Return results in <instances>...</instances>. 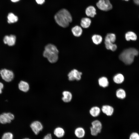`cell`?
<instances>
[{
	"mask_svg": "<svg viewBox=\"0 0 139 139\" xmlns=\"http://www.w3.org/2000/svg\"><path fill=\"white\" fill-rule=\"evenodd\" d=\"M54 19L60 27L65 28L68 27L72 21V16L68 10L62 9L55 15Z\"/></svg>",
	"mask_w": 139,
	"mask_h": 139,
	"instance_id": "6da1fadb",
	"label": "cell"
},
{
	"mask_svg": "<svg viewBox=\"0 0 139 139\" xmlns=\"http://www.w3.org/2000/svg\"><path fill=\"white\" fill-rule=\"evenodd\" d=\"M138 54V51L136 49L131 48L124 50L120 54V59L127 65L132 64L134 61L135 56Z\"/></svg>",
	"mask_w": 139,
	"mask_h": 139,
	"instance_id": "7a4b0ae2",
	"label": "cell"
},
{
	"mask_svg": "<svg viewBox=\"0 0 139 139\" xmlns=\"http://www.w3.org/2000/svg\"><path fill=\"white\" fill-rule=\"evenodd\" d=\"M91 126L90 128L91 134L93 136H96L100 133L102 128V125L100 121L96 120L92 121Z\"/></svg>",
	"mask_w": 139,
	"mask_h": 139,
	"instance_id": "3957f363",
	"label": "cell"
},
{
	"mask_svg": "<svg viewBox=\"0 0 139 139\" xmlns=\"http://www.w3.org/2000/svg\"><path fill=\"white\" fill-rule=\"evenodd\" d=\"M58 53L55 51L45 50L43 53L44 56L47 58L49 62L51 63L56 62L58 59Z\"/></svg>",
	"mask_w": 139,
	"mask_h": 139,
	"instance_id": "277c9868",
	"label": "cell"
},
{
	"mask_svg": "<svg viewBox=\"0 0 139 139\" xmlns=\"http://www.w3.org/2000/svg\"><path fill=\"white\" fill-rule=\"evenodd\" d=\"M96 5L99 9L104 11H109L112 7L109 0H99Z\"/></svg>",
	"mask_w": 139,
	"mask_h": 139,
	"instance_id": "5b68a950",
	"label": "cell"
},
{
	"mask_svg": "<svg viewBox=\"0 0 139 139\" xmlns=\"http://www.w3.org/2000/svg\"><path fill=\"white\" fill-rule=\"evenodd\" d=\"M0 73L3 79L7 82L11 81L14 77L13 72L6 69H4L1 70Z\"/></svg>",
	"mask_w": 139,
	"mask_h": 139,
	"instance_id": "8992f818",
	"label": "cell"
},
{
	"mask_svg": "<svg viewBox=\"0 0 139 139\" xmlns=\"http://www.w3.org/2000/svg\"><path fill=\"white\" fill-rule=\"evenodd\" d=\"M82 73L75 69L72 70L68 74V80L71 81L80 80L81 78Z\"/></svg>",
	"mask_w": 139,
	"mask_h": 139,
	"instance_id": "52a82bcc",
	"label": "cell"
},
{
	"mask_svg": "<svg viewBox=\"0 0 139 139\" xmlns=\"http://www.w3.org/2000/svg\"><path fill=\"white\" fill-rule=\"evenodd\" d=\"M14 116L10 113H4L0 115V123L5 124L10 123L14 118Z\"/></svg>",
	"mask_w": 139,
	"mask_h": 139,
	"instance_id": "ba28073f",
	"label": "cell"
},
{
	"mask_svg": "<svg viewBox=\"0 0 139 139\" xmlns=\"http://www.w3.org/2000/svg\"><path fill=\"white\" fill-rule=\"evenodd\" d=\"M33 131L36 135H37L43 128L41 123L38 121H35L33 122L30 125Z\"/></svg>",
	"mask_w": 139,
	"mask_h": 139,
	"instance_id": "9c48e42d",
	"label": "cell"
},
{
	"mask_svg": "<svg viewBox=\"0 0 139 139\" xmlns=\"http://www.w3.org/2000/svg\"><path fill=\"white\" fill-rule=\"evenodd\" d=\"M16 40V37L13 35L6 36L3 39L4 43L10 46L14 45L15 43Z\"/></svg>",
	"mask_w": 139,
	"mask_h": 139,
	"instance_id": "30bf717a",
	"label": "cell"
},
{
	"mask_svg": "<svg viewBox=\"0 0 139 139\" xmlns=\"http://www.w3.org/2000/svg\"><path fill=\"white\" fill-rule=\"evenodd\" d=\"M101 110L104 114L108 116L112 115L114 111V109L112 106L108 105H103Z\"/></svg>",
	"mask_w": 139,
	"mask_h": 139,
	"instance_id": "8fae6325",
	"label": "cell"
},
{
	"mask_svg": "<svg viewBox=\"0 0 139 139\" xmlns=\"http://www.w3.org/2000/svg\"><path fill=\"white\" fill-rule=\"evenodd\" d=\"M62 94L63 97L62 99L64 102L67 103L71 101L72 98V95L70 92L67 91H64L62 92Z\"/></svg>",
	"mask_w": 139,
	"mask_h": 139,
	"instance_id": "7c38bea8",
	"label": "cell"
},
{
	"mask_svg": "<svg viewBox=\"0 0 139 139\" xmlns=\"http://www.w3.org/2000/svg\"><path fill=\"white\" fill-rule=\"evenodd\" d=\"M96 10L94 6H90L86 8L85 13L87 16L93 18L94 17L96 14Z\"/></svg>",
	"mask_w": 139,
	"mask_h": 139,
	"instance_id": "4fadbf2b",
	"label": "cell"
},
{
	"mask_svg": "<svg viewBox=\"0 0 139 139\" xmlns=\"http://www.w3.org/2000/svg\"><path fill=\"white\" fill-rule=\"evenodd\" d=\"M85 129L81 127L77 128L74 131V133L76 136L80 138H83L85 136Z\"/></svg>",
	"mask_w": 139,
	"mask_h": 139,
	"instance_id": "5bb4252c",
	"label": "cell"
},
{
	"mask_svg": "<svg viewBox=\"0 0 139 139\" xmlns=\"http://www.w3.org/2000/svg\"><path fill=\"white\" fill-rule=\"evenodd\" d=\"M101 109L98 107L94 106L91 107L89 110L90 115L93 117H96L99 116Z\"/></svg>",
	"mask_w": 139,
	"mask_h": 139,
	"instance_id": "9a60e30c",
	"label": "cell"
},
{
	"mask_svg": "<svg viewBox=\"0 0 139 139\" xmlns=\"http://www.w3.org/2000/svg\"><path fill=\"white\" fill-rule=\"evenodd\" d=\"M98 83L99 85L101 87L105 88L108 86L109 82L108 78L105 76H102L98 80Z\"/></svg>",
	"mask_w": 139,
	"mask_h": 139,
	"instance_id": "2e32d148",
	"label": "cell"
},
{
	"mask_svg": "<svg viewBox=\"0 0 139 139\" xmlns=\"http://www.w3.org/2000/svg\"><path fill=\"white\" fill-rule=\"evenodd\" d=\"M19 89L24 92L28 91L29 89V86L28 83L25 81H21L18 85Z\"/></svg>",
	"mask_w": 139,
	"mask_h": 139,
	"instance_id": "e0dca14e",
	"label": "cell"
},
{
	"mask_svg": "<svg viewBox=\"0 0 139 139\" xmlns=\"http://www.w3.org/2000/svg\"><path fill=\"white\" fill-rule=\"evenodd\" d=\"M71 31L73 35L76 37H80L82 33V28L78 25L74 27L72 29Z\"/></svg>",
	"mask_w": 139,
	"mask_h": 139,
	"instance_id": "ac0fdd59",
	"label": "cell"
},
{
	"mask_svg": "<svg viewBox=\"0 0 139 139\" xmlns=\"http://www.w3.org/2000/svg\"><path fill=\"white\" fill-rule=\"evenodd\" d=\"M124 79L123 75L121 73H118L115 75L113 77V81L117 84H120L124 81Z\"/></svg>",
	"mask_w": 139,
	"mask_h": 139,
	"instance_id": "d6986e66",
	"label": "cell"
},
{
	"mask_svg": "<svg viewBox=\"0 0 139 139\" xmlns=\"http://www.w3.org/2000/svg\"><path fill=\"white\" fill-rule=\"evenodd\" d=\"M125 38L127 41L130 40H136L137 38L136 34L134 32L129 31L127 32L125 34Z\"/></svg>",
	"mask_w": 139,
	"mask_h": 139,
	"instance_id": "ffe728a7",
	"label": "cell"
},
{
	"mask_svg": "<svg viewBox=\"0 0 139 139\" xmlns=\"http://www.w3.org/2000/svg\"><path fill=\"white\" fill-rule=\"evenodd\" d=\"M91 23V19L85 17L82 18L81 21V25L83 28H86L89 27Z\"/></svg>",
	"mask_w": 139,
	"mask_h": 139,
	"instance_id": "44dd1931",
	"label": "cell"
},
{
	"mask_svg": "<svg viewBox=\"0 0 139 139\" xmlns=\"http://www.w3.org/2000/svg\"><path fill=\"white\" fill-rule=\"evenodd\" d=\"M7 22L10 24L17 22L18 19V16L12 13H8L7 16Z\"/></svg>",
	"mask_w": 139,
	"mask_h": 139,
	"instance_id": "7402d4cb",
	"label": "cell"
},
{
	"mask_svg": "<svg viewBox=\"0 0 139 139\" xmlns=\"http://www.w3.org/2000/svg\"><path fill=\"white\" fill-rule=\"evenodd\" d=\"M116 97L118 99H123L126 96V93L125 91L122 89L119 88L116 91Z\"/></svg>",
	"mask_w": 139,
	"mask_h": 139,
	"instance_id": "603a6c76",
	"label": "cell"
},
{
	"mask_svg": "<svg viewBox=\"0 0 139 139\" xmlns=\"http://www.w3.org/2000/svg\"><path fill=\"white\" fill-rule=\"evenodd\" d=\"M105 43L106 48L112 51H115L117 48V46L115 44L109 41L105 40Z\"/></svg>",
	"mask_w": 139,
	"mask_h": 139,
	"instance_id": "cb8c5ba5",
	"label": "cell"
},
{
	"mask_svg": "<svg viewBox=\"0 0 139 139\" xmlns=\"http://www.w3.org/2000/svg\"><path fill=\"white\" fill-rule=\"evenodd\" d=\"M54 133L55 135L59 138L62 137L64 135L65 132L62 128L58 127L55 129Z\"/></svg>",
	"mask_w": 139,
	"mask_h": 139,
	"instance_id": "d4e9b609",
	"label": "cell"
},
{
	"mask_svg": "<svg viewBox=\"0 0 139 139\" xmlns=\"http://www.w3.org/2000/svg\"><path fill=\"white\" fill-rule=\"evenodd\" d=\"M92 39L94 43L98 45L101 43L102 38L101 36L99 35L94 34L92 36Z\"/></svg>",
	"mask_w": 139,
	"mask_h": 139,
	"instance_id": "484cf974",
	"label": "cell"
},
{
	"mask_svg": "<svg viewBox=\"0 0 139 139\" xmlns=\"http://www.w3.org/2000/svg\"><path fill=\"white\" fill-rule=\"evenodd\" d=\"M116 40L115 35L113 33H109L107 34L106 36L105 40H107L114 43Z\"/></svg>",
	"mask_w": 139,
	"mask_h": 139,
	"instance_id": "4316f807",
	"label": "cell"
},
{
	"mask_svg": "<svg viewBox=\"0 0 139 139\" xmlns=\"http://www.w3.org/2000/svg\"><path fill=\"white\" fill-rule=\"evenodd\" d=\"M13 134L10 132H7L4 133L2 137V139H13Z\"/></svg>",
	"mask_w": 139,
	"mask_h": 139,
	"instance_id": "83f0119b",
	"label": "cell"
},
{
	"mask_svg": "<svg viewBox=\"0 0 139 139\" xmlns=\"http://www.w3.org/2000/svg\"><path fill=\"white\" fill-rule=\"evenodd\" d=\"M129 139H139V134L136 132H133L130 134Z\"/></svg>",
	"mask_w": 139,
	"mask_h": 139,
	"instance_id": "f1b7e54d",
	"label": "cell"
},
{
	"mask_svg": "<svg viewBox=\"0 0 139 139\" xmlns=\"http://www.w3.org/2000/svg\"><path fill=\"white\" fill-rule=\"evenodd\" d=\"M35 1L38 4L41 5L44 3L45 0H35Z\"/></svg>",
	"mask_w": 139,
	"mask_h": 139,
	"instance_id": "f546056e",
	"label": "cell"
},
{
	"mask_svg": "<svg viewBox=\"0 0 139 139\" xmlns=\"http://www.w3.org/2000/svg\"><path fill=\"white\" fill-rule=\"evenodd\" d=\"M43 139H52L51 134H48L44 137Z\"/></svg>",
	"mask_w": 139,
	"mask_h": 139,
	"instance_id": "4dcf8cb0",
	"label": "cell"
},
{
	"mask_svg": "<svg viewBox=\"0 0 139 139\" xmlns=\"http://www.w3.org/2000/svg\"><path fill=\"white\" fill-rule=\"evenodd\" d=\"M4 86L3 84L0 82V94L2 92V90Z\"/></svg>",
	"mask_w": 139,
	"mask_h": 139,
	"instance_id": "1f68e13d",
	"label": "cell"
},
{
	"mask_svg": "<svg viewBox=\"0 0 139 139\" xmlns=\"http://www.w3.org/2000/svg\"><path fill=\"white\" fill-rule=\"evenodd\" d=\"M133 1L135 4L139 5V0H133Z\"/></svg>",
	"mask_w": 139,
	"mask_h": 139,
	"instance_id": "d6a6232c",
	"label": "cell"
},
{
	"mask_svg": "<svg viewBox=\"0 0 139 139\" xmlns=\"http://www.w3.org/2000/svg\"><path fill=\"white\" fill-rule=\"evenodd\" d=\"M20 0H11V2L14 3L18 2Z\"/></svg>",
	"mask_w": 139,
	"mask_h": 139,
	"instance_id": "836d02e7",
	"label": "cell"
},
{
	"mask_svg": "<svg viewBox=\"0 0 139 139\" xmlns=\"http://www.w3.org/2000/svg\"><path fill=\"white\" fill-rule=\"evenodd\" d=\"M124 0V1H128L129 0Z\"/></svg>",
	"mask_w": 139,
	"mask_h": 139,
	"instance_id": "e575fe53",
	"label": "cell"
},
{
	"mask_svg": "<svg viewBox=\"0 0 139 139\" xmlns=\"http://www.w3.org/2000/svg\"><path fill=\"white\" fill-rule=\"evenodd\" d=\"M23 139H29L27 138H24Z\"/></svg>",
	"mask_w": 139,
	"mask_h": 139,
	"instance_id": "d590c367",
	"label": "cell"
}]
</instances>
